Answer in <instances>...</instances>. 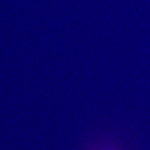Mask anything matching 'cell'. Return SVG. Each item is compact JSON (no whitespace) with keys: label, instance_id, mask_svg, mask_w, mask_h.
Returning <instances> with one entry per match:
<instances>
[{"label":"cell","instance_id":"1","mask_svg":"<svg viewBox=\"0 0 150 150\" xmlns=\"http://www.w3.org/2000/svg\"><path fill=\"white\" fill-rule=\"evenodd\" d=\"M104 150H117L116 149H114V148H111V147H109V148H107V149H105Z\"/></svg>","mask_w":150,"mask_h":150}]
</instances>
